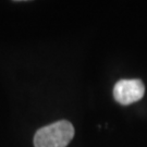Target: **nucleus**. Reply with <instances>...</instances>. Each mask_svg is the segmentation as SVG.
Returning a JSON list of instances; mask_svg holds the SVG:
<instances>
[{
	"mask_svg": "<svg viewBox=\"0 0 147 147\" xmlns=\"http://www.w3.org/2000/svg\"><path fill=\"white\" fill-rule=\"evenodd\" d=\"M74 136V127L67 120L42 126L34 136L35 147H67Z\"/></svg>",
	"mask_w": 147,
	"mask_h": 147,
	"instance_id": "f257e3e1",
	"label": "nucleus"
},
{
	"mask_svg": "<svg viewBox=\"0 0 147 147\" xmlns=\"http://www.w3.org/2000/svg\"><path fill=\"white\" fill-rule=\"evenodd\" d=\"M145 86L141 80H121L113 87V97L121 105H131L143 98Z\"/></svg>",
	"mask_w": 147,
	"mask_h": 147,
	"instance_id": "f03ea898",
	"label": "nucleus"
}]
</instances>
